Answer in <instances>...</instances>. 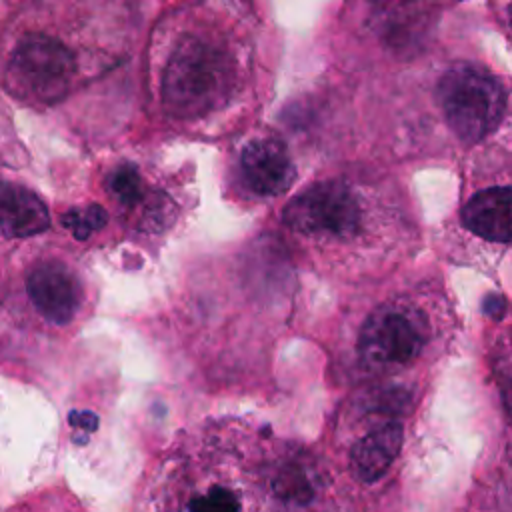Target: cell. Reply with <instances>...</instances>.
I'll list each match as a JSON object with an SVG mask.
<instances>
[{"label":"cell","instance_id":"obj_6","mask_svg":"<svg viewBox=\"0 0 512 512\" xmlns=\"http://www.w3.org/2000/svg\"><path fill=\"white\" fill-rule=\"evenodd\" d=\"M74 76L76 58L64 42L48 34H26L10 54L4 86L22 102L48 106L70 92Z\"/></svg>","mask_w":512,"mask_h":512},{"label":"cell","instance_id":"obj_10","mask_svg":"<svg viewBox=\"0 0 512 512\" xmlns=\"http://www.w3.org/2000/svg\"><path fill=\"white\" fill-rule=\"evenodd\" d=\"M238 176L244 190L256 198H270L280 196L292 186L296 170L282 140L256 136L240 150Z\"/></svg>","mask_w":512,"mask_h":512},{"label":"cell","instance_id":"obj_9","mask_svg":"<svg viewBox=\"0 0 512 512\" xmlns=\"http://www.w3.org/2000/svg\"><path fill=\"white\" fill-rule=\"evenodd\" d=\"M106 188L116 206L132 216L136 232L162 234L174 218L170 202L154 188L142 170L130 162L118 164L106 178Z\"/></svg>","mask_w":512,"mask_h":512},{"label":"cell","instance_id":"obj_5","mask_svg":"<svg viewBox=\"0 0 512 512\" xmlns=\"http://www.w3.org/2000/svg\"><path fill=\"white\" fill-rule=\"evenodd\" d=\"M438 102L452 134L474 144L494 132L506 114V88L490 72L472 66H452L438 84Z\"/></svg>","mask_w":512,"mask_h":512},{"label":"cell","instance_id":"obj_14","mask_svg":"<svg viewBox=\"0 0 512 512\" xmlns=\"http://www.w3.org/2000/svg\"><path fill=\"white\" fill-rule=\"evenodd\" d=\"M108 220V214L104 208H100L98 204H90L86 208H74L70 212L64 214L62 224L74 232L76 238L84 240L88 238L92 232L100 230Z\"/></svg>","mask_w":512,"mask_h":512},{"label":"cell","instance_id":"obj_4","mask_svg":"<svg viewBox=\"0 0 512 512\" xmlns=\"http://www.w3.org/2000/svg\"><path fill=\"white\" fill-rule=\"evenodd\" d=\"M238 78L240 58L224 34L186 30L162 60L160 100L178 120L200 118L224 106Z\"/></svg>","mask_w":512,"mask_h":512},{"label":"cell","instance_id":"obj_3","mask_svg":"<svg viewBox=\"0 0 512 512\" xmlns=\"http://www.w3.org/2000/svg\"><path fill=\"white\" fill-rule=\"evenodd\" d=\"M284 224L300 244L322 252L330 262L348 266L380 260L384 224L374 202L352 180L326 178L310 184L286 204Z\"/></svg>","mask_w":512,"mask_h":512},{"label":"cell","instance_id":"obj_1","mask_svg":"<svg viewBox=\"0 0 512 512\" xmlns=\"http://www.w3.org/2000/svg\"><path fill=\"white\" fill-rule=\"evenodd\" d=\"M150 488L148 512H266V454L248 432L210 424L174 446Z\"/></svg>","mask_w":512,"mask_h":512},{"label":"cell","instance_id":"obj_12","mask_svg":"<svg viewBox=\"0 0 512 512\" xmlns=\"http://www.w3.org/2000/svg\"><path fill=\"white\" fill-rule=\"evenodd\" d=\"M462 226L488 244H510V186H488L462 208Z\"/></svg>","mask_w":512,"mask_h":512},{"label":"cell","instance_id":"obj_2","mask_svg":"<svg viewBox=\"0 0 512 512\" xmlns=\"http://www.w3.org/2000/svg\"><path fill=\"white\" fill-rule=\"evenodd\" d=\"M452 330L446 296L416 284L388 292L360 318L352 334V360L358 374L394 378L430 362Z\"/></svg>","mask_w":512,"mask_h":512},{"label":"cell","instance_id":"obj_7","mask_svg":"<svg viewBox=\"0 0 512 512\" xmlns=\"http://www.w3.org/2000/svg\"><path fill=\"white\" fill-rule=\"evenodd\" d=\"M266 504L274 512H326V470L302 448L282 446L266 454Z\"/></svg>","mask_w":512,"mask_h":512},{"label":"cell","instance_id":"obj_13","mask_svg":"<svg viewBox=\"0 0 512 512\" xmlns=\"http://www.w3.org/2000/svg\"><path fill=\"white\" fill-rule=\"evenodd\" d=\"M48 226V208L36 192L14 182H0V230L8 238L34 236Z\"/></svg>","mask_w":512,"mask_h":512},{"label":"cell","instance_id":"obj_11","mask_svg":"<svg viewBox=\"0 0 512 512\" xmlns=\"http://www.w3.org/2000/svg\"><path fill=\"white\" fill-rule=\"evenodd\" d=\"M400 444L402 426L398 420L388 416L372 420L366 430L352 440L348 450L350 472L364 484L380 480L398 456Z\"/></svg>","mask_w":512,"mask_h":512},{"label":"cell","instance_id":"obj_8","mask_svg":"<svg viewBox=\"0 0 512 512\" xmlns=\"http://www.w3.org/2000/svg\"><path fill=\"white\" fill-rule=\"evenodd\" d=\"M26 294L36 312L54 326H68L84 306L80 274L58 258L36 262L26 276Z\"/></svg>","mask_w":512,"mask_h":512}]
</instances>
